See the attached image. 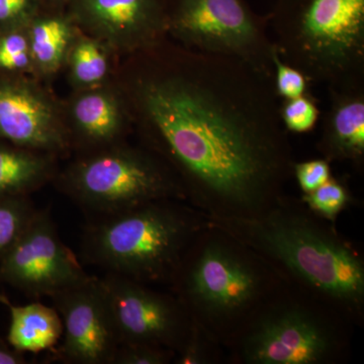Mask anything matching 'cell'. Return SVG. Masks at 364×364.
I'll list each match as a JSON object with an SVG mask.
<instances>
[{
  "mask_svg": "<svg viewBox=\"0 0 364 364\" xmlns=\"http://www.w3.org/2000/svg\"><path fill=\"white\" fill-rule=\"evenodd\" d=\"M141 145L208 219L249 217L286 195L294 160L273 77L168 40L117 66Z\"/></svg>",
  "mask_w": 364,
  "mask_h": 364,
  "instance_id": "cell-1",
  "label": "cell"
},
{
  "mask_svg": "<svg viewBox=\"0 0 364 364\" xmlns=\"http://www.w3.org/2000/svg\"><path fill=\"white\" fill-rule=\"evenodd\" d=\"M277 268L291 286L331 306L353 326L364 323V258L299 198L282 196L258 214L208 219Z\"/></svg>",
  "mask_w": 364,
  "mask_h": 364,
  "instance_id": "cell-2",
  "label": "cell"
},
{
  "mask_svg": "<svg viewBox=\"0 0 364 364\" xmlns=\"http://www.w3.org/2000/svg\"><path fill=\"white\" fill-rule=\"evenodd\" d=\"M287 284L269 261L208 221L167 289L191 320L226 350L251 318Z\"/></svg>",
  "mask_w": 364,
  "mask_h": 364,
  "instance_id": "cell-3",
  "label": "cell"
},
{
  "mask_svg": "<svg viewBox=\"0 0 364 364\" xmlns=\"http://www.w3.org/2000/svg\"><path fill=\"white\" fill-rule=\"evenodd\" d=\"M208 218L183 200L145 203L95 217L83 236V254L91 264L149 284L168 286L179 263Z\"/></svg>",
  "mask_w": 364,
  "mask_h": 364,
  "instance_id": "cell-4",
  "label": "cell"
},
{
  "mask_svg": "<svg viewBox=\"0 0 364 364\" xmlns=\"http://www.w3.org/2000/svg\"><path fill=\"white\" fill-rule=\"evenodd\" d=\"M273 44L312 83L364 79V0H274Z\"/></svg>",
  "mask_w": 364,
  "mask_h": 364,
  "instance_id": "cell-5",
  "label": "cell"
},
{
  "mask_svg": "<svg viewBox=\"0 0 364 364\" xmlns=\"http://www.w3.org/2000/svg\"><path fill=\"white\" fill-rule=\"evenodd\" d=\"M353 326L324 301L287 284L226 348L235 364H335L343 360Z\"/></svg>",
  "mask_w": 364,
  "mask_h": 364,
  "instance_id": "cell-6",
  "label": "cell"
},
{
  "mask_svg": "<svg viewBox=\"0 0 364 364\" xmlns=\"http://www.w3.org/2000/svg\"><path fill=\"white\" fill-rule=\"evenodd\" d=\"M60 191L95 217L152 202H186L178 179L156 154L124 142L82 153L55 177ZM188 203V202H186Z\"/></svg>",
  "mask_w": 364,
  "mask_h": 364,
  "instance_id": "cell-7",
  "label": "cell"
},
{
  "mask_svg": "<svg viewBox=\"0 0 364 364\" xmlns=\"http://www.w3.org/2000/svg\"><path fill=\"white\" fill-rule=\"evenodd\" d=\"M168 36L177 44L233 57L273 77L277 50L267 20L245 0H166Z\"/></svg>",
  "mask_w": 364,
  "mask_h": 364,
  "instance_id": "cell-8",
  "label": "cell"
},
{
  "mask_svg": "<svg viewBox=\"0 0 364 364\" xmlns=\"http://www.w3.org/2000/svg\"><path fill=\"white\" fill-rule=\"evenodd\" d=\"M119 345L148 344L177 351L191 328V317L176 296L149 284L107 272L98 277Z\"/></svg>",
  "mask_w": 364,
  "mask_h": 364,
  "instance_id": "cell-9",
  "label": "cell"
},
{
  "mask_svg": "<svg viewBox=\"0 0 364 364\" xmlns=\"http://www.w3.org/2000/svg\"><path fill=\"white\" fill-rule=\"evenodd\" d=\"M90 279L62 242L49 210L36 212L21 238L0 260V282L32 298H53Z\"/></svg>",
  "mask_w": 364,
  "mask_h": 364,
  "instance_id": "cell-10",
  "label": "cell"
},
{
  "mask_svg": "<svg viewBox=\"0 0 364 364\" xmlns=\"http://www.w3.org/2000/svg\"><path fill=\"white\" fill-rule=\"evenodd\" d=\"M0 139L56 156L72 149L63 105L31 75L0 77Z\"/></svg>",
  "mask_w": 364,
  "mask_h": 364,
  "instance_id": "cell-11",
  "label": "cell"
},
{
  "mask_svg": "<svg viewBox=\"0 0 364 364\" xmlns=\"http://www.w3.org/2000/svg\"><path fill=\"white\" fill-rule=\"evenodd\" d=\"M65 9L81 32L119 57L145 51L168 37L166 0H69Z\"/></svg>",
  "mask_w": 364,
  "mask_h": 364,
  "instance_id": "cell-12",
  "label": "cell"
},
{
  "mask_svg": "<svg viewBox=\"0 0 364 364\" xmlns=\"http://www.w3.org/2000/svg\"><path fill=\"white\" fill-rule=\"evenodd\" d=\"M51 299L63 324L59 358L67 363L112 364L119 340L98 277Z\"/></svg>",
  "mask_w": 364,
  "mask_h": 364,
  "instance_id": "cell-13",
  "label": "cell"
},
{
  "mask_svg": "<svg viewBox=\"0 0 364 364\" xmlns=\"http://www.w3.org/2000/svg\"><path fill=\"white\" fill-rule=\"evenodd\" d=\"M62 105L72 149L82 153L124 142L133 127L128 102L114 79L97 87L73 91Z\"/></svg>",
  "mask_w": 364,
  "mask_h": 364,
  "instance_id": "cell-14",
  "label": "cell"
},
{
  "mask_svg": "<svg viewBox=\"0 0 364 364\" xmlns=\"http://www.w3.org/2000/svg\"><path fill=\"white\" fill-rule=\"evenodd\" d=\"M317 149L330 163L364 165V79L330 86Z\"/></svg>",
  "mask_w": 364,
  "mask_h": 364,
  "instance_id": "cell-15",
  "label": "cell"
},
{
  "mask_svg": "<svg viewBox=\"0 0 364 364\" xmlns=\"http://www.w3.org/2000/svg\"><path fill=\"white\" fill-rule=\"evenodd\" d=\"M33 76L49 80L65 65L72 43L80 32L65 7L45 6L26 26Z\"/></svg>",
  "mask_w": 364,
  "mask_h": 364,
  "instance_id": "cell-16",
  "label": "cell"
},
{
  "mask_svg": "<svg viewBox=\"0 0 364 364\" xmlns=\"http://www.w3.org/2000/svg\"><path fill=\"white\" fill-rule=\"evenodd\" d=\"M56 155L0 144V196H28L57 176Z\"/></svg>",
  "mask_w": 364,
  "mask_h": 364,
  "instance_id": "cell-17",
  "label": "cell"
},
{
  "mask_svg": "<svg viewBox=\"0 0 364 364\" xmlns=\"http://www.w3.org/2000/svg\"><path fill=\"white\" fill-rule=\"evenodd\" d=\"M0 303L11 312L7 340L16 351L38 353L47 350L63 335V324L56 309L41 303L14 306L4 296H0Z\"/></svg>",
  "mask_w": 364,
  "mask_h": 364,
  "instance_id": "cell-18",
  "label": "cell"
},
{
  "mask_svg": "<svg viewBox=\"0 0 364 364\" xmlns=\"http://www.w3.org/2000/svg\"><path fill=\"white\" fill-rule=\"evenodd\" d=\"M119 58L109 46L80 31L72 43L63 68L69 85L77 91L111 82L116 75Z\"/></svg>",
  "mask_w": 364,
  "mask_h": 364,
  "instance_id": "cell-19",
  "label": "cell"
},
{
  "mask_svg": "<svg viewBox=\"0 0 364 364\" xmlns=\"http://www.w3.org/2000/svg\"><path fill=\"white\" fill-rule=\"evenodd\" d=\"M37 210L28 196H0V260L21 238Z\"/></svg>",
  "mask_w": 364,
  "mask_h": 364,
  "instance_id": "cell-20",
  "label": "cell"
},
{
  "mask_svg": "<svg viewBox=\"0 0 364 364\" xmlns=\"http://www.w3.org/2000/svg\"><path fill=\"white\" fill-rule=\"evenodd\" d=\"M226 356L223 345L202 326L191 320V328L183 344L176 352L173 363L218 364Z\"/></svg>",
  "mask_w": 364,
  "mask_h": 364,
  "instance_id": "cell-21",
  "label": "cell"
},
{
  "mask_svg": "<svg viewBox=\"0 0 364 364\" xmlns=\"http://www.w3.org/2000/svg\"><path fill=\"white\" fill-rule=\"evenodd\" d=\"M33 76L26 28L0 33V77Z\"/></svg>",
  "mask_w": 364,
  "mask_h": 364,
  "instance_id": "cell-22",
  "label": "cell"
},
{
  "mask_svg": "<svg viewBox=\"0 0 364 364\" xmlns=\"http://www.w3.org/2000/svg\"><path fill=\"white\" fill-rule=\"evenodd\" d=\"M301 200L318 217L335 224L340 213L351 202V195L343 181L331 176L312 193H303Z\"/></svg>",
  "mask_w": 364,
  "mask_h": 364,
  "instance_id": "cell-23",
  "label": "cell"
},
{
  "mask_svg": "<svg viewBox=\"0 0 364 364\" xmlns=\"http://www.w3.org/2000/svg\"><path fill=\"white\" fill-rule=\"evenodd\" d=\"M279 114L289 133H309L320 119V109L311 92L293 100H280Z\"/></svg>",
  "mask_w": 364,
  "mask_h": 364,
  "instance_id": "cell-24",
  "label": "cell"
},
{
  "mask_svg": "<svg viewBox=\"0 0 364 364\" xmlns=\"http://www.w3.org/2000/svg\"><path fill=\"white\" fill-rule=\"evenodd\" d=\"M273 62H274L273 85L280 100H293L310 93L309 90L310 81L301 71L286 63L280 58L277 52Z\"/></svg>",
  "mask_w": 364,
  "mask_h": 364,
  "instance_id": "cell-25",
  "label": "cell"
},
{
  "mask_svg": "<svg viewBox=\"0 0 364 364\" xmlns=\"http://www.w3.org/2000/svg\"><path fill=\"white\" fill-rule=\"evenodd\" d=\"M44 7L43 0H0V33L26 28Z\"/></svg>",
  "mask_w": 364,
  "mask_h": 364,
  "instance_id": "cell-26",
  "label": "cell"
},
{
  "mask_svg": "<svg viewBox=\"0 0 364 364\" xmlns=\"http://www.w3.org/2000/svg\"><path fill=\"white\" fill-rule=\"evenodd\" d=\"M176 355V351L154 345L122 344L112 364H168Z\"/></svg>",
  "mask_w": 364,
  "mask_h": 364,
  "instance_id": "cell-27",
  "label": "cell"
},
{
  "mask_svg": "<svg viewBox=\"0 0 364 364\" xmlns=\"http://www.w3.org/2000/svg\"><path fill=\"white\" fill-rule=\"evenodd\" d=\"M293 174L303 193H312L332 176L331 166L324 158L294 162Z\"/></svg>",
  "mask_w": 364,
  "mask_h": 364,
  "instance_id": "cell-28",
  "label": "cell"
},
{
  "mask_svg": "<svg viewBox=\"0 0 364 364\" xmlns=\"http://www.w3.org/2000/svg\"><path fill=\"white\" fill-rule=\"evenodd\" d=\"M26 360L21 352L0 340V364H25Z\"/></svg>",
  "mask_w": 364,
  "mask_h": 364,
  "instance_id": "cell-29",
  "label": "cell"
},
{
  "mask_svg": "<svg viewBox=\"0 0 364 364\" xmlns=\"http://www.w3.org/2000/svg\"><path fill=\"white\" fill-rule=\"evenodd\" d=\"M47 7H65L69 0H43Z\"/></svg>",
  "mask_w": 364,
  "mask_h": 364,
  "instance_id": "cell-30",
  "label": "cell"
}]
</instances>
